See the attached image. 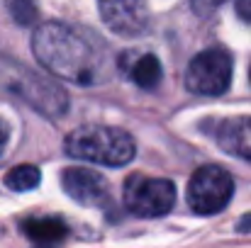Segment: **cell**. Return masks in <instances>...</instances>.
<instances>
[{
    "label": "cell",
    "instance_id": "obj_4",
    "mask_svg": "<svg viewBox=\"0 0 251 248\" xmlns=\"http://www.w3.org/2000/svg\"><path fill=\"white\" fill-rule=\"evenodd\" d=\"M125 204L132 214L144 219L164 217L176 204V185L166 178H147L134 173L125 182Z\"/></svg>",
    "mask_w": 251,
    "mask_h": 248
},
{
    "label": "cell",
    "instance_id": "obj_10",
    "mask_svg": "<svg viewBox=\"0 0 251 248\" xmlns=\"http://www.w3.org/2000/svg\"><path fill=\"white\" fill-rule=\"evenodd\" d=\"M129 78L137 83L139 88L144 90H151L156 88L161 81V61L154 56V54H144L134 61L132 71H129Z\"/></svg>",
    "mask_w": 251,
    "mask_h": 248
},
{
    "label": "cell",
    "instance_id": "obj_12",
    "mask_svg": "<svg viewBox=\"0 0 251 248\" xmlns=\"http://www.w3.org/2000/svg\"><path fill=\"white\" fill-rule=\"evenodd\" d=\"M12 12H15V20L17 22H22V24H27V22H32L34 20V7L29 5V0H12Z\"/></svg>",
    "mask_w": 251,
    "mask_h": 248
},
{
    "label": "cell",
    "instance_id": "obj_6",
    "mask_svg": "<svg viewBox=\"0 0 251 248\" xmlns=\"http://www.w3.org/2000/svg\"><path fill=\"white\" fill-rule=\"evenodd\" d=\"M105 27L120 37H137L149 27L147 0H98Z\"/></svg>",
    "mask_w": 251,
    "mask_h": 248
},
{
    "label": "cell",
    "instance_id": "obj_14",
    "mask_svg": "<svg viewBox=\"0 0 251 248\" xmlns=\"http://www.w3.org/2000/svg\"><path fill=\"white\" fill-rule=\"evenodd\" d=\"M234 10H237L239 20L251 24V0H234Z\"/></svg>",
    "mask_w": 251,
    "mask_h": 248
},
{
    "label": "cell",
    "instance_id": "obj_1",
    "mask_svg": "<svg viewBox=\"0 0 251 248\" xmlns=\"http://www.w3.org/2000/svg\"><path fill=\"white\" fill-rule=\"evenodd\" d=\"M32 51L49 73L71 83L93 85L105 81L110 71L105 44L71 24H42L32 37Z\"/></svg>",
    "mask_w": 251,
    "mask_h": 248
},
{
    "label": "cell",
    "instance_id": "obj_5",
    "mask_svg": "<svg viewBox=\"0 0 251 248\" xmlns=\"http://www.w3.org/2000/svg\"><path fill=\"white\" fill-rule=\"evenodd\" d=\"M232 83V56L225 49L200 51L185 71V88L195 95H222Z\"/></svg>",
    "mask_w": 251,
    "mask_h": 248
},
{
    "label": "cell",
    "instance_id": "obj_8",
    "mask_svg": "<svg viewBox=\"0 0 251 248\" xmlns=\"http://www.w3.org/2000/svg\"><path fill=\"white\" fill-rule=\"evenodd\" d=\"M215 139L229 156L251 163V117H232L220 122Z\"/></svg>",
    "mask_w": 251,
    "mask_h": 248
},
{
    "label": "cell",
    "instance_id": "obj_13",
    "mask_svg": "<svg viewBox=\"0 0 251 248\" xmlns=\"http://www.w3.org/2000/svg\"><path fill=\"white\" fill-rule=\"evenodd\" d=\"M220 2H225V0H190V5H193V10H195L198 15H207V12H212Z\"/></svg>",
    "mask_w": 251,
    "mask_h": 248
},
{
    "label": "cell",
    "instance_id": "obj_2",
    "mask_svg": "<svg viewBox=\"0 0 251 248\" xmlns=\"http://www.w3.org/2000/svg\"><path fill=\"white\" fill-rule=\"evenodd\" d=\"M66 154L78 161L120 168L134 158L137 146L132 134L120 127L85 124L66 136Z\"/></svg>",
    "mask_w": 251,
    "mask_h": 248
},
{
    "label": "cell",
    "instance_id": "obj_15",
    "mask_svg": "<svg viewBox=\"0 0 251 248\" xmlns=\"http://www.w3.org/2000/svg\"><path fill=\"white\" fill-rule=\"evenodd\" d=\"M7 139H10V127H7L5 119H0V154H2V149L7 146Z\"/></svg>",
    "mask_w": 251,
    "mask_h": 248
},
{
    "label": "cell",
    "instance_id": "obj_3",
    "mask_svg": "<svg viewBox=\"0 0 251 248\" xmlns=\"http://www.w3.org/2000/svg\"><path fill=\"white\" fill-rule=\"evenodd\" d=\"M232 195H234V180L220 165H202L200 170H195L185 190L188 207L202 217L222 212L229 204Z\"/></svg>",
    "mask_w": 251,
    "mask_h": 248
},
{
    "label": "cell",
    "instance_id": "obj_11",
    "mask_svg": "<svg viewBox=\"0 0 251 248\" xmlns=\"http://www.w3.org/2000/svg\"><path fill=\"white\" fill-rule=\"evenodd\" d=\"M39 180H42V173H39V168L37 165H15L7 175H5V185L10 187V190H15V192H29V190H34L37 185H39Z\"/></svg>",
    "mask_w": 251,
    "mask_h": 248
},
{
    "label": "cell",
    "instance_id": "obj_9",
    "mask_svg": "<svg viewBox=\"0 0 251 248\" xmlns=\"http://www.w3.org/2000/svg\"><path fill=\"white\" fill-rule=\"evenodd\" d=\"M22 231L34 241V244H56L61 239H66V224L61 219H51V217H37V219H27L22 224Z\"/></svg>",
    "mask_w": 251,
    "mask_h": 248
},
{
    "label": "cell",
    "instance_id": "obj_7",
    "mask_svg": "<svg viewBox=\"0 0 251 248\" xmlns=\"http://www.w3.org/2000/svg\"><path fill=\"white\" fill-rule=\"evenodd\" d=\"M61 185H64L66 195L71 200H76L78 204L95 207L107 200V180L90 168H81V165L66 168L61 173Z\"/></svg>",
    "mask_w": 251,
    "mask_h": 248
}]
</instances>
